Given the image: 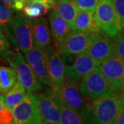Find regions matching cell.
<instances>
[{
	"mask_svg": "<svg viewBox=\"0 0 124 124\" xmlns=\"http://www.w3.org/2000/svg\"><path fill=\"white\" fill-rule=\"evenodd\" d=\"M124 107V94L115 93L87 103L80 115L84 124H116Z\"/></svg>",
	"mask_w": 124,
	"mask_h": 124,
	"instance_id": "obj_1",
	"label": "cell"
},
{
	"mask_svg": "<svg viewBox=\"0 0 124 124\" xmlns=\"http://www.w3.org/2000/svg\"><path fill=\"white\" fill-rule=\"evenodd\" d=\"M80 90L91 100L106 97L116 93L102 73L100 67L82 78Z\"/></svg>",
	"mask_w": 124,
	"mask_h": 124,
	"instance_id": "obj_2",
	"label": "cell"
},
{
	"mask_svg": "<svg viewBox=\"0 0 124 124\" xmlns=\"http://www.w3.org/2000/svg\"><path fill=\"white\" fill-rule=\"evenodd\" d=\"M96 17L102 33L114 38L123 31L119 18L112 0H99Z\"/></svg>",
	"mask_w": 124,
	"mask_h": 124,
	"instance_id": "obj_3",
	"label": "cell"
},
{
	"mask_svg": "<svg viewBox=\"0 0 124 124\" xmlns=\"http://www.w3.org/2000/svg\"><path fill=\"white\" fill-rule=\"evenodd\" d=\"M13 124H41L43 118L39 106L37 94L27 93L22 103L14 108Z\"/></svg>",
	"mask_w": 124,
	"mask_h": 124,
	"instance_id": "obj_4",
	"label": "cell"
},
{
	"mask_svg": "<svg viewBox=\"0 0 124 124\" xmlns=\"http://www.w3.org/2000/svg\"><path fill=\"white\" fill-rule=\"evenodd\" d=\"M39 106L43 120L61 124V109L63 99L53 88H48L37 94Z\"/></svg>",
	"mask_w": 124,
	"mask_h": 124,
	"instance_id": "obj_5",
	"label": "cell"
},
{
	"mask_svg": "<svg viewBox=\"0 0 124 124\" xmlns=\"http://www.w3.org/2000/svg\"><path fill=\"white\" fill-rule=\"evenodd\" d=\"M11 31L16 44L23 53L26 54L34 47L33 19L26 15H17L13 19Z\"/></svg>",
	"mask_w": 124,
	"mask_h": 124,
	"instance_id": "obj_6",
	"label": "cell"
},
{
	"mask_svg": "<svg viewBox=\"0 0 124 124\" xmlns=\"http://www.w3.org/2000/svg\"><path fill=\"white\" fill-rule=\"evenodd\" d=\"M10 64L17 70L18 79L26 88L27 93H37L43 90V85L37 78L26 59L20 52H16L13 60Z\"/></svg>",
	"mask_w": 124,
	"mask_h": 124,
	"instance_id": "obj_7",
	"label": "cell"
},
{
	"mask_svg": "<svg viewBox=\"0 0 124 124\" xmlns=\"http://www.w3.org/2000/svg\"><path fill=\"white\" fill-rule=\"evenodd\" d=\"M100 69L116 93H124V62L114 55L101 63Z\"/></svg>",
	"mask_w": 124,
	"mask_h": 124,
	"instance_id": "obj_8",
	"label": "cell"
},
{
	"mask_svg": "<svg viewBox=\"0 0 124 124\" xmlns=\"http://www.w3.org/2000/svg\"><path fill=\"white\" fill-rule=\"evenodd\" d=\"M92 32L72 31L62 44L60 51L65 56H78L87 53Z\"/></svg>",
	"mask_w": 124,
	"mask_h": 124,
	"instance_id": "obj_9",
	"label": "cell"
},
{
	"mask_svg": "<svg viewBox=\"0 0 124 124\" xmlns=\"http://www.w3.org/2000/svg\"><path fill=\"white\" fill-rule=\"evenodd\" d=\"M46 49L47 69L51 81V88L57 91L66 81V65L60 54L53 46Z\"/></svg>",
	"mask_w": 124,
	"mask_h": 124,
	"instance_id": "obj_10",
	"label": "cell"
},
{
	"mask_svg": "<svg viewBox=\"0 0 124 124\" xmlns=\"http://www.w3.org/2000/svg\"><path fill=\"white\" fill-rule=\"evenodd\" d=\"M87 54L101 63L115 55V43L103 33H92L91 41Z\"/></svg>",
	"mask_w": 124,
	"mask_h": 124,
	"instance_id": "obj_11",
	"label": "cell"
},
{
	"mask_svg": "<svg viewBox=\"0 0 124 124\" xmlns=\"http://www.w3.org/2000/svg\"><path fill=\"white\" fill-rule=\"evenodd\" d=\"M100 65L99 62L87 53L76 56L71 64L66 65V79L79 82L84 77L100 67Z\"/></svg>",
	"mask_w": 124,
	"mask_h": 124,
	"instance_id": "obj_12",
	"label": "cell"
},
{
	"mask_svg": "<svg viewBox=\"0 0 124 124\" xmlns=\"http://www.w3.org/2000/svg\"><path fill=\"white\" fill-rule=\"evenodd\" d=\"M25 56L27 62L40 83L51 87V81L47 69L46 49L34 46L28 53L25 54Z\"/></svg>",
	"mask_w": 124,
	"mask_h": 124,
	"instance_id": "obj_13",
	"label": "cell"
},
{
	"mask_svg": "<svg viewBox=\"0 0 124 124\" xmlns=\"http://www.w3.org/2000/svg\"><path fill=\"white\" fill-rule=\"evenodd\" d=\"M57 92L63 101L79 113L88 103L84 97V95L80 90L79 82L75 81L66 79L65 83Z\"/></svg>",
	"mask_w": 124,
	"mask_h": 124,
	"instance_id": "obj_14",
	"label": "cell"
},
{
	"mask_svg": "<svg viewBox=\"0 0 124 124\" xmlns=\"http://www.w3.org/2000/svg\"><path fill=\"white\" fill-rule=\"evenodd\" d=\"M46 18L33 19V43L34 46L46 49L51 46L52 33Z\"/></svg>",
	"mask_w": 124,
	"mask_h": 124,
	"instance_id": "obj_15",
	"label": "cell"
},
{
	"mask_svg": "<svg viewBox=\"0 0 124 124\" xmlns=\"http://www.w3.org/2000/svg\"><path fill=\"white\" fill-rule=\"evenodd\" d=\"M49 24L54 40L59 44L64 41L72 29L61 17L57 10H53L49 15Z\"/></svg>",
	"mask_w": 124,
	"mask_h": 124,
	"instance_id": "obj_16",
	"label": "cell"
},
{
	"mask_svg": "<svg viewBox=\"0 0 124 124\" xmlns=\"http://www.w3.org/2000/svg\"><path fill=\"white\" fill-rule=\"evenodd\" d=\"M74 31L90 32L92 33L101 32L96 13L79 10L75 19Z\"/></svg>",
	"mask_w": 124,
	"mask_h": 124,
	"instance_id": "obj_17",
	"label": "cell"
},
{
	"mask_svg": "<svg viewBox=\"0 0 124 124\" xmlns=\"http://www.w3.org/2000/svg\"><path fill=\"white\" fill-rule=\"evenodd\" d=\"M57 10L74 31L76 17L79 12L75 0H59L57 3Z\"/></svg>",
	"mask_w": 124,
	"mask_h": 124,
	"instance_id": "obj_18",
	"label": "cell"
},
{
	"mask_svg": "<svg viewBox=\"0 0 124 124\" xmlns=\"http://www.w3.org/2000/svg\"><path fill=\"white\" fill-rule=\"evenodd\" d=\"M26 94V90L18 80L17 84L8 93L4 95L1 94V97L4 100L5 108L13 112L14 108L23 101Z\"/></svg>",
	"mask_w": 124,
	"mask_h": 124,
	"instance_id": "obj_19",
	"label": "cell"
},
{
	"mask_svg": "<svg viewBox=\"0 0 124 124\" xmlns=\"http://www.w3.org/2000/svg\"><path fill=\"white\" fill-rule=\"evenodd\" d=\"M17 70L13 67L1 66L0 68V91L4 95L8 93L18 82Z\"/></svg>",
	"mask_w": 124,
	"mask_h": 124,
	"instance_id": "obj_20",
	"label": "cell"
},
{
	"mask_svg": "<svg viewBox=\"0 0 124 124\" xmlns=\"http://www.w3.org/2000/svg\"><path fill=\"white\" fill-rule=\"evenodd\" d=\"M61 124H84L79 113L63 100L61 109Z\"/></svg>",
	"mask_w": 124,
	"mask_h": 124,
	"instance_id": "obj_21",
	"label": "cell"
},
{
	"mask_svg": "<svg viewBox=\"0 0 124 124\" xmlns=\"http://www.w3.org/2000/svg\"><path fill=\"white\" fill-rule=\"evenodd\" d=\"M51 8L52 7L50 5L32 0L31 3L23 8V11L26 17L34 19L48 13Z\"/></svg>",
	"mask_w": 124,
	"mask_h": 124,
	"instance_id": "obj_22",
	"label": "cell"
},
{
	"mask_svg": "<svg viewBox=\"0 0 124 124\" xmlns=\"http://www.w3.org/2000/svg\"><path fill=\"white\" fill-rule=\"evenodd\" d=\"M79 10L96 13L99 0H75Z\"/></svg>",
	"mask_w": 124,
	"mask_h": 124,
	"instance_id": "obj_23",
	"label": "cell"
},
{
	"mask_svg": "<svg viewBox=\"0 0 124 124\" xmlns=\"http://www.w3.org/2000/svg\"><path fill=\"white\" fill-rule=\"evenodd\" d=\"M115 55L124 62V31L114 37Z\"/></svg>",
	"mask_w": 124,
	"mask_h": 124,
	"instance_id": "obj_24",
	"label": "cell"
},
{
	"mask_svg": "<svg viewBox=\"0 0 124 124\" xmlns=\"http://www.w3.org/2000/svg\"><path fill=\"white\" fill-rule=\"evenodd\" d=\"M119 18L121 25L124 31V0H112Z\"/></svg>",
	"mask_w": 124,
	"mask_h": 124,
	"instance_id": "obj_25",
	"label": "cell"
},
{
	"mask_svg": "<svg viewBox=\"0 0 124 124\" xmlns=\"http://www.w3.org/2000/svg\"><path fill=\"white\" fill-rule=\"evenodd\" d=\"M0 110L1 124H13L14 117L13 112L6 108H4Z\"/></svg>",
	"mask_w": 124,
	"mask_h": 124,
	"instance_id": "obj_26",
	"label": "cell"
},
{
	"mask_svg": "<svg viewBox=\"0 0 124 124\" xmlns=\"http://www.w3.org/2000/svg\"><path fill=\"white\" fill-rule=\"evenodd\" d=\"M32 0H13V10L20 11L29 4Z\"/></svg>",
	"mask_w": 124,
	"mask_h": 124,
	"instance_id": "obj_27",
	"label": "cell"
},
{
	"mask_svg": "<svg viewBox=\"0 0 124 124\" xmlns=\"http://www.w3.org/2000/svg\"><path fill=\"white\" fill-rule=\"evenodd\" d=\"M34 1H37L39 2H42V3H44L46 4H48L51 7H54L55 5L57 4L56 0H34Z\"/></svg>",
	"mask_w": 124,
	"mask_h": 124,
	"instance_id": "obj_28",
	"label": "cell"
},
{
	"mask_svg": "<svg viewBox=\"0 0 124 124\" xmlns=\"http://www.w3.org/2000/svg\"><path fill=\"white\" fill-rule=\"evenodd\" d=\"M116 124H124V107L120 113L119 116L117 119Z\"/></svg>",
	"mask_w": 124,
	"mask_h": 124,
	"instance_id": "obj_29",
	"label": "cell"
},
{
	"mask_svg": "<svg viewBox=\"0 0 124 124\" xmlns=\"http://www.w3.org/2000/svg\"><path fill=\"white\" fill-rule=\"evenodd\" d=\"M5 4H6L10 8L13 9V0H1Z\"/></svg>",
	"mask_w": 124,
	"mask_h": 124,
	"instance_id": "obj_30",
	"label": "cell"
},
{
	"mask_svg": "<svg viewBox=\"0 0 124 124\" xmlns=\"http://www.w3.org/2000/svg\"><path fill=\"white\" fill-rule=\"evenodd\" d=\"M41 124H53V123H51V122H49V121H47L43 120Z\"/></svg>",
	"mask_w": 124,
	"mask_h": 124,
	"instance_id": "obj_31",
	"label": "cell"
},
{
	"mask_svg": "<svg viewBox=\"0 0 124 124\" xmlns=\"http://www.w3.org/2000/svg\"><path fill=\"white\" fill-rule=\"evenodd\" d=\"M59 1V0H56V1H57H57Z\"/></svg>",
	"mask_w": 124,
	"mask_h": 124,
	"instance_id": "obj_32",
	"label": "cell"
}]
</instances>
